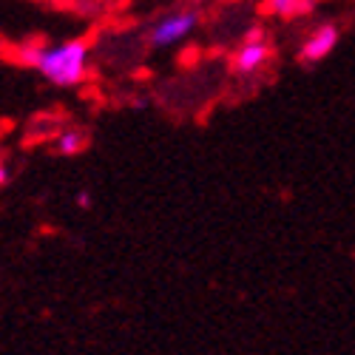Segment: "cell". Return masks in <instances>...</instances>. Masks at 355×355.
Segmentation results:
<instances>
[{
	"label": "cell",
	"instance_id": "6da1fadb",
	"mask_svg": "<svg viewBox=\"0 0 355 355\" xmlns=\"http://www.w3.org/2000/svg\"><path fill=\"white\" fill-rule=\"evenodd\" d=\"M12 60L17 66L35 69L54 88H77L92 71V43L83 37L49 43V40H20L12 49Z\"/></svg>",
	"mask_w": 355,
	"mask_h": 355
},
{
	"label": "cell",
	"instance_id": "7a4b0ae2",
	"mask_svg": "<svg viewBox=\"0 0 355 355\" xmlns=\"http://www.w3.org/2000/svg\"><path fill=\"white\" fill-rule=\"evenodd\" d=\"M202 23V12L196 3H180L159 12L145 28V43L151 51H168L185 43Z\"/></svg>",
	"mask_w": 355,
	"mask_h": 355
},
{
	"label": "cell",
	"instance_id": "3957f363",
	"mask_svg": "<svg viewBox=\"0 0 355 355\" xmlns=\"http://www.w3.org/2000/svg\"><path fill=\"white\" fill-rule=\"evenodd\" d=\"M273 54L276 51H273L268 32H264L261 26H250L242 35L239 46L230 54V71L242 80H253V77L264 74V69L273 63Z\"/></svg>",
	"mask_w": 355,
	"mask_h": 355
},
{
	"label": "cell",
	"instance_id": "277c9868",
	"mask_svg": "<svg viewBox=\"0 0 355 355\" xmlns=\"http://www.w3.org/2000/svg\"><path fill=\"white\" fill-rule=\"evenodd\" d=\"M338 43H341V28L336 23H318L302 37L295 60L302 66H318L338 49Z\"/></svg>",
	"mask_w": 355,
	"mask_h": 355
},
{
	"label": "cell",
	"instance_id": "5b68a950",
	"mask_svg": "<svg viewBox=\"0 0 355 355\" xmlns=\"http://www.w3.org/2000/svg\"><path fill=\"white\" fill-rule=\"evenodd\" d=\"M318 9V0H264L261 12L282 20V23H293V20H304Z\"/></svg>",
	"mask_w": 355,
	"mask_h": 355
},
{
	"label": "cell",
	"instance_id": "8992f818",
	"mask_svg": "<svg viewBox=\"0 0 355 355\" xmlns=\"http://www.w3.org/2000/svg\"><path fill=\"white\" fill-rule=\"evenodd\" d=\"M88 145H92V134H88L83 125H66L51 139V148H54L57 157H80Z\"/></svg>",
	"mask_w": 355,
	"mask_h": 355
},
{
	"label": "cell",
	"instance_id": "52a82bcc",
	"mask_svg": "<svg viewBox=\"0 0 355 355\" xmlns=\"http://www.w3.org/2000/svg\"><path fill=\"white\" fill-rule=\"evenodd\" d=\"M9 182H12V168L6 159H0V191H3Z\"/></svg>",
	"mask_w": 355,
	"mask_h": 355
},
{
	"label": "cell",
	"instance_id": "ba28073f",
	"mask_svg": "<svg viewBox=\"0 0 355 355\" xmlns=\"http://www.w3.org/2000/svg\"><path fill=\"white\" fill-rule=\"evenodd\" d=\"M74 202H77V208H80V211H88V208H92V193H88V191H80V193L74 196Z\"/></svg>",
	"mask_w": 355,
	"mask_h": 355
},
{
	"label": "cell",
	"instance_id": "9c48e42d",
	"mask_svg": "<svg viewBox=\"0 0 355 355\" xmlns=\"http://www.w3.org/2000/svg\"><path fill=\"white\" fill-rule=\"evenodd\" d=\"M32 3H40V6H71V0H32Z\"/></svg>",
	"mask_w": 355,
	"mask_h": 355
}]
</instances>
